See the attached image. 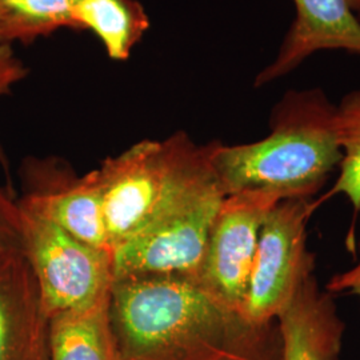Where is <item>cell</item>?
<instances>
[{
    "label": "cell",
    "mask_w": 360,
    "mask_h": 360,
    "mask_svg": "<svg viewBox=\"0 0 360 360\" xmlns=\"http://www.w3.org/2000/svg\"><path fill=\"white\" fill-rule=\"evenodd\" d=\"M50 360H122L110 316V297L50 318Z\"/></svg>",
    "instance_id": "obj_12"
},
{
    "label": "cell",
    "mask_w": 360,
    "mask_h": 360,
    "mask_svg": "<svg viewBox=\"0 0 360 360\" xmlns=\"http://www.w3.org/2000/svg\"><path fill=\"white\" fill-rule=\"evenodd\" d=\"M348 6L360 25V0H347Z\"/></svg>",
    "instance_id": "obj_19"
},
{
    "label": "cell",
    "mask_w": 360,
    "mask_h": 360,
    "mask_svg": "<svg viewBox=\"0 0 360 360\" xmlns=\"http://www.w3.org/2000/svg\"><path fill=\"white\" fill-rule=\"evenodd\" d=\"M77 0H0V46L31 44L53 32L72 30Z\"/></svg>",
    "instance_id": "obj_14"
},
{
    "label": "cell",
    "mask_w": 360,
    "mask_h": 360,
    "mask_svg": "<svg viewBox=\"0 0 360 360\" xmlns=\"http://www.w3.org/2000/svg\"><path fill=\"white\" fill-rule=\"evenodd\" d=\"M72 26L92 32L110 59L124 62L150 28V18L138 0H77Z\"/></svg>",
    "instance_id": "obj_13"
},
{
    "label": "cell",
    "mask_w": 360,
    "mask_h": 360,
    "mask_svg": "<svg viewBox=\"0 0 360 360\" xmlns=\"http://www.w3.org/2000/svg\"><path fill=\"white\" fill-rule=\"evenodd\" d=\"M19 179L20 210L50 220L90 245L111 250L96 169L80 176L63 158L27 156Z\"/></svg>",
    "instance_id": "obj_7"
},
{
    "label": "cell",
    "mask_w": 360,
    "mask_h": 360,
    "mask_svg": "<svg viewBox=\"0 0 360 360\" xmlns=\"http://www.w3.org/2000/svg\"><path fill=\"white\" fill-rule=\"evenodd\" d=\"M281 360H339L346 324L334 295L323 290L315 274L297 288L276 319Z\"/></svg>",
    "instance_id": "obj_11"
},
{
    "label": "cell",
    "mask_w": 360,
    "mask_h": 360,
    "mask_svg": "<svg viewBox=\"0 0 360 360\" xmlns=\"http://www.w3.org/2000/svg\"><path fill=\"white\" fill-rule=\"evenodd\" d=\"M335 122L343 159L339 166L338 179L322 200L334 195H345L354 207V211L359 212L360 90L348 92L342 98L340 103L336 104Z\"/></svg>",
    "instance_id": "obj_15"
},
{
    "label": "cell",
    "mask_w": 360,
    "mask_h": 360,
    "mask_svg": "<svg viewBox=\"0 0 360 360\" xmlns=\"http://www.w3.org/2000/svg\"><path fill=\"white\" fill-rule=\"evenodd\" d=\"M279 202L276 196L262 191L226 195L212 221L205 257L193 281L239 312L250 283L259 232Z\"/></svg>",
    "instance_id": "obj_8"
},
{
    "label": "cell",
    "mask_w": 360,
    "mask_h": 360,
    "mask_svg": "<svg viewBox=\"0 0 360 360\" xmlns=\"http://www.w3.org/2000/svg\"><path fill=\"white\" fill-rule=\"evenodd\" d=\"M295 18L278 55L257 75L255 87L288 77L316 52L340 50L360 56V25L347 0H292Z\"/></svg>",
    "instance_id": "obj_9"
},
{
    "label": "cell",
    "mask_w": 360,
    "mask_h": 360,
    "mask_svg": "<svg viewBox=\"0 0 360 360\" xmlns=\"http://www.w3.org/2000/svg\"><path fill=\"white\" fill-rule=\"evenodd\" d=\"M50 316L23 252L0 259V360H50Z\"/></svg>",
    "instance_id": "obj_10"
},
{
    "label": "cell",
    "mask_w": 360,
    "mask_h": 360,
    "mask_svg": "<svg viewBox=\"0 0 360 360\" xmlns=\"http://www.w3.org/2000/svg\"><path fill=\"white\" fill-rule=\"evenodd\" d=\"M23 252L22 217L11 187L0 186V259Z\"/></svg>",
    "instance_id": "obj_16"
},
{
    "label": "cell",
    "mask_w": 360,
    "mask_h": 360,
    "mask_svg": "<svg viewBox=\"0 0 360 360\" xmlns=\"http://www.w3.org/2000/svg\"><path fill=\"white\" fill-rule=\"evenodd\" d=\"M28 68L19 59L13 50V46L3 44L0 46V98L10 95L13 86L26 79ZM0 166L6 171V175L10 180V162L6 154L4 147L0 143ZM11 183V181H10Z\"/></svg>",
    "instance_id": "obj_17"
},
{
    "label": "cell",
    "mask_w": 360,
    "mask_h": 360,
    "mask_svg": "<svg viewBox=\"0 0 360 360\" xmlns=\"http://www.w3.org/2000/svg\"><path fill=\"white\" fill-rule=\"evenodd\" d=\"M326 290L333 295L347 294L360 297V259L355 266L349 267L348 270L335 274L328 283L326 284Z\"/></svg>",
    "instance_id": "obj_18"
},
{
    "label": "cell",
    "mask_w": 360,
    "mask_h": 360,
    "mask_svg": "<svg viewBox=\"0 0 360 360\" xmlns=\"http://www.w3.org/2000/svg\"><path fill=\"white\" fill-rule=\"evenodd\" d=\"M110 316L122 360H281L276 323L248 322L191 278L115 281Z\"/></svg>",
    "instance_id": "obj_1"
},
{
    "label": "cell",
    "mask_w": 360,
    "mask_h": 360,
    "mask_svg": "<svg viewBox=\"0 0 360 360\" xmlns=\"http://www.w3.org/2000/svg\"><path fill=\"white\" fill-rule=\"evenodd\" d=\"M335 116L336 104L321 87L290 90L274 105L263 139L210 142L223 193L262 191L281 202L311 200L343 159Z\"/></svg>",
    "instance_id": "obj_2"
},
{
    "label": "cell",
    "mask_w": 360,
    "mask_h": 360,
    "mask_svg": "<svg viewBox=\"0 0 360 360\" xmlns=\"http://www.w3.org/2000/svg\"><path fill=\"white\" fill-rule=\"evenodd\" d=\"M224 195L217 193L155 219L112 248L115 281L147 276L196 279L212 221Z\"/></svg>",
    "instance_id": "obj_6"
},
{
    "label": "cell",
    "mask_w": 360,
    "mask_h": 360,
    "mask_svg": "<svg viewBox=\"0 0 360 360\" xmlns=\"http://www.w3.org/2000/svg\"><path fill=\"white\" fill-rule=\"evenodd\" d=\"M316 206L312 200H282L263 221L240 311L248 322L259 326L276 322L300 284L315 274L307 227Z\"/></svg>",
    "instance_id": "obj_5"
},
{
    "label": "cell",
    "mask_w": 360,
    "mask_h": 360,
    "mask_svg": "<svg viewBox=\"0 0 360 360\" xmlns=\"http://www.w3.org/2000/svg\"><path fill=\"white\" fill-rule=\"evenodd\" d=\"M23 254L47 315L86 309L111 295L112 251L90 245L47 219L20 210Z\"/></svg>",
    "instance_id": "obj_4"
},
{
    "label": "cell",
    "mask_w": 360,
    "mask_h": 360,
    "mask_svg": "<svg viewBox=\"0 0 360 360\" xmlns=\"http://www.w3.org/2000/svg\"><path fill=\"white\" fill-rule=\"evenodd\" d=\"M95 169L103 191L111 251L175 208L211 195H224L212 166L210 143L200 146L184 131L163 141L136 143L104 159Z\"/></svg>",
    "instance_id": "obj_3"
}]
</instances>
